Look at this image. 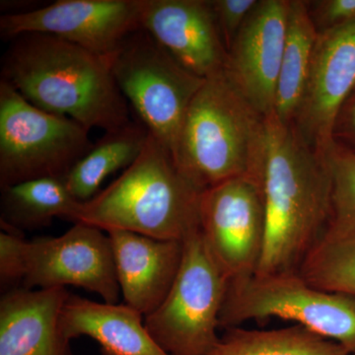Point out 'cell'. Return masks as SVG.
Masks as SVG:
<instances>
[{
  "label": "cell",
  "instance_id": "cell-13",
  "mask_svg": "<svg viewBox=\"0 0 355 355\" xmlns=\"http://www.w3.org/2000/svg\"><path fill=\"white\" fill-rule=\"evenodd\" d=\"M288 10L286 0L259 1L227 51L224 76L263 116L275 113Z\"/></svg>",
  "mask_w": 355,
  "mask_h": 355
},
{
  "label": "cell",
  "instance_id": "cell-24",
  "mask_svg": "<svg viewBox=\"0 0 355 355\" xmlns=\"http://www.w3.org/2000/svg\"><path fill=\"white\" fill-rule=\"evenodd\" d=\"M3 230L0 233V284L7 291L22 284L29 241L19 232Z\"/></svg>",
  "mask_w": 355,
  "mask_h": 355
},
{
  "label": "cell",
  "instance_id": "cell-17",
  "mask_svg": "<svg viewBox=\"0 0 355 355\" xmlns=\"http://www.w3.org/2000/svg\"><path fill=\"white\" fill-rule=\"evenodd\" d=\"M140 313L127 304L96 302L70 294L60 315L62 335L88 336L105 355H170L147 330Z\"/></svg>",
  "mask_w": 355,
  "mask_h": 355
},
{
  "label": "cell",
  "instance_id": "cell-9",
  "mask_svg": "<svg viewBox=\"0 0 355 355\" xmlns=\"http://www.w3.org/2000/svg\"><path fill=\"white\" fill-rule=\"evenodd\" d=\"M200 231L229 282L253 277L266 241L261 184L252 178L240 177L203 191Z\"/></svg>",
  "mask_w": 355,
  "mask_h": 355
},
{
  "label": "cell",
  "instance_id": "cell-28",
  "mask_svg": "<svg viewBox=\"0 0 355 355\" xmlns=\"http://www.w3.org/2000/svg\"><path fill=\"white\" fill-rule=\"evenodd\" d=\"M352 355H355V352H354V354H352Z\"/></svg>",
  "mask_w": 355,
  "mask_h": 355
},
{
  "label": "cell",
  "instance_id": "cell-2",
  "mask_svg": "<svg viewBox=\"0 0 355 355\" xmlns=\"http://www.w3.org/2000/svg\"><path fill=\"white\" fill-rule=\"evenodd\" d=\"M1 62V80L44 111L105 132L132 121L110 57L51 35L25 34L11 40Z\"/></svg>",
  "mask_w": 355,
  "mask_h": 355
},
{
  "label": "cell",
  "instance_id": "cell-3",
  "mask_svg": "<svg viewBox=\"0 0 355 355\" xmlns=\"http://www.w3.org/2000/svg\"><path fill=\"white\" fill-rule=\"evenodd\" d=\"M202 193L180 172L171 153L149 133L139 158L106 189L79 203L69 221L105 232L130 231L184 241L200 229Z\"/></svg>",
  "mask_w": 355,
  "mask_h": 355
},
{
  "label": "cell",
  "instance_id": "cell-20",
  "mask_svg": "<svg viewBox=\"0 0 355 355\" xmlns=\"http://www.w3.org/2000/svg\"><path fill=\"white\" fill-rule=\"evenodd\" d=\"M65 178L30 180L1 189L0 222L2 229L19 232L50 225L55 218L69 221L78 207Z\"/></svg>",
  "mask_w": 355,
  "mask_h": 355
},
{
  "label": "cell",
  "instance_id": "cell-25",
  "mask_svg": "<svg viewBox=\"0 0 355 355\" xmlns=\"http://www.w3.org/2000/svg\"><path fill=\"white\" fill-rule=\"evenodd\" d=\"M212 9L219 31L227 51L234 41L236 35L241 29L248 16L256 7L257 0H214Z\"/></svg>",
  "mask_w": 355,
  "mask_h": 355
},
{
  "label": "cell",
  "instance_id": "cell-10",
  "mask_svg": "<svg viewBox=\"0 0 355 355\" xmlns=\"http://www.w3.org/2000/svg\"><path fill=\"white\" fill-rule=\"evenodd\" d=\"M67 286L93 292L118 304L121 289L108 233L77 222L58 237L29 241L22 286L49 289Z\"/></svg>",
  "mask_w": 355,
  "mask_h": 355
},
{
  "label": "cell",
  "instance_id": "cell-18",
  "mask_svg": "<svg viewBox=\"0 0 355 355\" xmlns=\"http://www.w3.org/2000/svg\"><path fill=\"white\" fill-rule=\"evenodd\" d=\"M310 286L355 296V216L336 209L299 268Z\"/></svg>",
  "mask_w": 355,
  "mask_h": 355
},
{
  "label": "cell",
  "instance_id": "cell-22",
  "mask_svg": "<svg viewBox=\"0 0 355 355\" xmlns=\"http://www.w3.org/2000/svg\"><path fill=\"white\" fill-rule=\"evenodd\" d=\"M209 355H352L345 347L300 326L275 330L226 329Z\"/></svg>",
  "mask_w": 355,
  "mask_h": 355
},
{
  "label": "cell",
  "instance_id": "cell-15",
  "mask_svg": "<svg viewBox=\"0 0 355 355\" xmlns=\"http://www.w3.org/2000/svg\"><path fill=\"white\" fill-rule=\"evenodd\" d=\"M107 233L125 304L146 318L162 304L169 293L181 266L184 241L157 239L123 230Z\"/></svg>",
  "mask_w": 355,
  "mask_h": 355
},
{
  "label": "cell",
  "instance_id": "cell-16",
  "mask_svg": "<svg viewBox=\"0 0 355 355\" xmlns=\"http://www.w3.org/2000/svg\"><path fill=\"white\" fill-rule=\"evenodd\" d=\"M65 287H16L0 300V355H73L60 330Z\"/></svg>",
  "mask_w": 355,
  "mask_h": 355
},
{
  "label": "cell",
  "instance_id": "cell-23",
  "mask_svg": "<svg viewBox=\"0 0 355 355\" xmlns=\"http://www.w3.org/2000/svg\"><path fill=\"white\" fill-rule=\"evenodd\" d=\"M334 184V207L355 216V153L338 144L326 155Z\"/></svg>",
  "mask_w": 355,
  "mask_h": 355
},
{
  "label": "cell",
  "instance_id": "cell-19",
  "mask_svg": "<svg viewBox=\"0 0 355 355\" xmlns=\"http://www.w3.org/2000/svg\"><path fill=\"white\" fill-rule=\"evenodd\" d=\"M148 137V130L140 121H132L105 132L65 177L72 197L81 202L95 197L107 178L119 170L127 169L139 158Z\"/></svg>",
  "mask_w": 355,
  "mask_h": 355
},
{
  "label": "cell",
  "instance_id": "cell-5",
  "mask_svg": "<svg viewBox=\"0 0 355 355\" xmlns=\"http://www.w3.org/2000/svg\"><path fill=\"white\" fill-rule=\"evenodd\" d=\"M110 60L116 85L140 123L173 156L187 113L205 79L184 69L142 28Z\"/></svg>",
  "mask_w": 355,
  "mask_h": 355
},
{
  "label": "cell",
  "instance_id": "cell-26",
  "mask_svg": "<svg viewBox=\"0 0 355 355\" xmlns=\"http://www.w3.org/2000/svg\"><path fill=\"white\" fill-rule=\"evenodd\" d=\"M317 3V15L323 22V30L355 21V0H326Z\"/></svg>",
  "mask_w": 355,
  "mask_h": 355
},
{
  "label": "cell",
  "instance_id": "cell-27",
  "mask_svg": "<svg viewBox=\"0 0 355 355\" xmlns=\"http://www.w3.org/2000/svg\"><path fill=\"white\" fill-rule=\"evenodd\" d=\"M338 125L340 135L350 144L347 149L355 153V90L340 112L336 128Z\"/></svg>",
  "mask_w": 355,
  "mask_h": 355
},
{
  "label": "cell",
  "instance_id": "cell-8",
  "mask_svg": "<svg viewBox=\"0 0 355 355\" xmlns=\"http://www.w3.org/2000/svg\"><path fill=\"white\" fill-rule=\"evenodd\" d=\"M228 279L211 256L200 229L184 240L176 279L162 304L144 318L147 330L170 355H209L220 336Z\"/></svg>",
  "mask_w": 355,
  "mask_h": 355
},
{
  "label": "cell",
  "instance_id": "cell-12",
  "mask_svg": "<svg viewBox=\"0 0 355 355\" xmlns=\"http://www.w3.org/2000/svg\"><path fill=\"white\" fill-rule=\"evenodd\" d=\"M355 90V21L318 34L295 128L315 150L326 156L336 144L338 116Z\"/></svg>",
  "mask_w": 355,
  "mask_h": 355
},
{
  "label": "cell",
  "instance_id": "cell-14",
  "mask_svg": "<svg viewBox=\"0 0 355 355\" xmlns=\"http://www.w3.org/2000/svg\"><path fill=\"white\" fill-rule=\"evenodd\" d=\"M141 28L180 64L203 79L224 71L227 49L211 2L144 0Z\"/></svg>",
  "mask_w": 355,
  "mask_h": 355
},
{
  "label": "cell",
  "instance_id": "cell-11",
  "mask_svg": "<svg viewBox=\"0 0 355 355\" xmlns=\"http://www.w3.org/2000/svg\"><path fill=\"white\" fill-rule=\"evenodd\" d=\"M142 7L144 0H58L35 10L3 14L0 35L10 41L25 34L51 35L110 57L141 28Z\"/></svg>",
  "mask_w": 355,
  "mask_h": 355
},
{
  "label": "cell",
  "instance_id": "cell-6",
  "mask_svg": "<svg viewBox=\"0 0 355 355\" xmlns=\"http://www.w3.org/2000/svg\"><path fill=\"white\" fill-rule=\"evenodd\" d=\"M80 123L34 106L0 80V189L65 178L94 144Z\"/></svg>",
  "mask_w": 355,
  "mask_h": 355
},
{
  "label": "cell",
  "instance_id": "cell-1",
  "mask_svg": "<svg viewBox=\"0 0 355 355\" xmlns=\"http://www.w3.org/2000/svg\"><path fill=\"white\" fill-rule=\"evenodd\" d=\"M259 184L265 202V247L256 275H293L334 212L330 166L293 123L265 118Z\"/></svg>",
  "mask_w": 355,
  "mask_h": 355
},
{
  "label": "cell",
  "instance_id": "cell-4",
  "mask_svg": "<svg viewBox=\"0 0 355 355\" xmlns=\"http://www.w3.org/2000/svg\"><path fill=\"white\" fill-rule=\"evenodd\" d=\"M265 118L223 72L205 79L189 108L173 154L178 169L202 191L236 178L258 182Z\"/></svg>",
  "mask_w": 355,
  "mask_h": 355
},
{
  "label": "cell",
  "instance_id": "cell-21",
  "mask_svg": "<svg viewBox=\"0 0 355 355\" xmlns=\"http://www.w3.org/2000/svg\"><path fill=\"white\" fill-rule=\"evenodd\" d=\"M318 34L306 2L289 1L286 43L275 106V116L284 123H291L300 107Z\"/></svg>",
  "mask_w": 355,
  "mask_h": 355
},
{
  "label": "cell",
  "instance_id": "cell-7",
  "mask_svg": "<svg viewBox=\"0 0 355 355\" xmlns=\"http://www.w3.org/2000/svg\"><path fill=\"white\" fill-rule=\"evenodd\" d=\"M280 318L355 352V296L310 286L298 273L254 275L228 284L220 328Z\"/></svg>",
  "mask_w": 355,
  "mask_h": 355
}]
</instances>
